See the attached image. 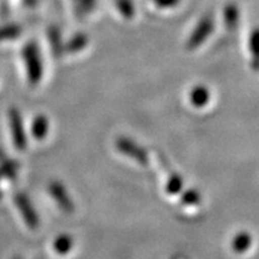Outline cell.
Returning a JSON list of instances; mask_svg holds the SVG:
<instances>
[{"instance_id": "1", "label": "cell", "mask_w": 259, "mask_h": 259, "mask_svg": "<svg viewBox=\"0 0 259 259\" xmlns=\"http://www.w3.org/2000/svg\"><path fill=\"white\" fill-rule=\"evenodd\" d=\"M22 58H23L28 82L31 85H36L44 77V61H42L40 47L37 46L36 42L30 41L24 45L22 50Z\"/></svg>"}, {"instance_id": "2", "label": "cell", "mask_w": 259, "mask_h": 259, "mask_svg": "<svg viewBox=\"0 0 259 259\" xmlns=\"http://www.w3.org/2000/svg\"><path fill=\"white\" fill-rule=\"evenodd\" d=\"M8 118L10 131H11V137L15 148L18 149V150H24L28 145V139L27 132H25L24 127V121L23 118H22L21 112H19L16 107H12L11 109H9Z\"/></svg>"}, {"instance_id": "3", "label": "cell", "mask_w": 259, "mask_h": 259, "mask_svg": "<svg viewBox=\"0 0 259 259\" xmlns=\"http://www.w3.org/2000/svg\"><path fill=\"white\" fill-rule=\"evenodd\" d=\"M213 28H215V22H213L211 16H204V17L200 18L198 23L194 27L193 31L191 32L189 38H187V50H196L197 47L203 45L206 41V38L212 34Z\"/></svg>"}, {"instance_id": "4", "label": "cell", "mask_w": 259, "mask_h": 259, "mask_svg": "<svg viewBox=\"0 0 259 259\" xmlns=\"http://www.w3.org/2000/svg\"><path fill=\"white\" fill-rule=\"evenodd\" d=\"M15 204L25 225L30 229H36L40 226V216L37 215L36 209L32 205L30 198L25 193L18 192L15 196Z\"/></svg>"}, {"instance_id": "5", "label": "cell", "mask_w": 259, "mask_h": 259, "mask_svg": "<svg viewBox=\"0 0 259 259\" xmlns=\"http://www.w3.org/2000/svg\"><path fill=\"white\" fill-rule=\"evenodd\" d=\"M48 192L61 211L65 213H72L74 211L73 200L71 198L69 191L60 181H52L48 185Z\"/></svg>"}, {"instance_id": "6", "label": "cell", "mask_w": 259, "mask_h": 259, "mask_svg": "<svg viewBox=\"0 0 259 259\" xmlns=\"http://www.w3.org/2000/svg\"><path fill=\"white\" fill-rule=\"evenodd\" d=\"M116 148L119 149L120 153L132 158V160H136L138 163L143 164V166L148 163V155L145 153L144 149L139 147L135 142H132L131 139L120 138L116 142Z\"/></svg>"}, {"instance_id": "7", "label": "cell", "mask_w": 259, "mask_h": 259, "mask_svg": "<svg viewBox=\"0 0 259 259\" xmlns=\"http://www.w3.org/2000/svg\"><path fill=\"white\" fill-rule=\"evenodd\" d=\"M31 135L37 141H42L47 137L50 132V119L46 115L38 114L31 122Z\"/></svg>"}, {"instance_id": "8", "label": "cell", "mask_w": 259, "mask_h": 259, "mask_svg": "<svg viewBox=\"0 0 259 259\" xmlns=\"http://www.w3.org/2000/svg\"><path fill=\"white\" fill-rule=\"evenodd\" d=\"M252 246V236L246 232L238 233L232 241V248L235 253L242 254L246 253Z\"/></svg>"}, {"instance_id": "9", "label": "cell", "mask_w": 259, "mask_h": 259, "mask_svg": "<svg viewBox=\"0 0 259 259\" xmlns=\"http://www.w3.org/2000/svg\"><path fill=\"white\" fill-rule=\"evenodd\" d=\"M248 47L251 53V66L254 71H259V28L251 32Z\"/></svg>"}, {"instance_id": "10", "label": "cell", "mask_w": 259, "mask_h": 259, "mask_svg": "<svg viewBox=\"0 0 259 259\" xmlns=\"http://www.w3.org/2000/svg\"><path fill=\"white\" fill-rule=\"evenodd\" d=\"M88 42V36H87L85 34H82V32L74 34L73 36L67 41V44L65 45V52H67V53L70 54L78 53V52L85 48Z\"/></svg>"}, {"instance_id": "11", "label": "cell", "mask_w": 259, "mask_h": 259, "mask_svg": "<svg viewBox=\"0 0 259 259\" xmlns=\"http://www.w3.org/2000/svg\"><path fill=\"white\" fill-rule=\"evenodd\" d=\"M210 100V93L208 88L204 85H197L196 88L191 90L190 93V101L194 107H204Z\"/></svg>"}, {"instance_id": "12", "label": "cell", "mask_w": 259, "mask_h": 259, "mask_svg": "<svg viewBox=\"0 0 259 259\" xmlns=\"http://www.w3.org/2000/svg\"><path fill=\"white\" fill-rule=\"evenodd\" d=\"M48 37H50L51 47H52V51H53L54 56L60 57L65 52V45L63 44V40H61L63 37H61L59 28L57 27L50 28V30H48Z\"/></svg>"}, {"instance_id": "13", "label": "cell", "mask_w": 259, "mask_h": 259, "mask_svg": "<svg viewBox=\"0 0 259 259\" xmlns=\"http://www.w3.org/2000/svg\"><path fill=\"white\" fill-rule=\"evenodd\" d=\"M18 164L14 160H8L5 157H0V179H15L18 174Z\"/></svg>"}, {"instance_id": "14", "label": "cell", "mask_w": 259, "mask_h": 259, "mask_svg": "<svg viewBox=\"0 0 259 259\" xmlns=\"http://www.w3.org/2000/svg\"><path fill=\"white\" fill-rule=\"evenodd\" d=\"M22 27L16 23H8L0 27V42L14 41L21 36Z\"/></svg>"}, {"instance_id": "15", "label": "cell", "mask_w": 259, "mask_h": 259, "mask_svg": "<svg viewBox=\"0 0 259 259\" xmlns=\"http://www.w3.org/2000/svg\"><path fill=\"white\" fill-rule=\"evenodd\" d=\"M73 239L69 234H61L53 242V248L58 254H67L72 250Z\"/></svg>"}, {"instance_id": "16", "label": "cell", "mask_w": 259, "mask_h": 259, "mask_svg": "<svg viewBox=\"0 0 259 259\" xmlns=\"http://www.w3.org/2000/svg\"><path fill=\"white\" fill-rule=\"evenodd\" d=\"M223 17H225V23L227 28L233 29L238 24L239 22V9L235 4H228L225 8L223 12Z\"/></svg>"}, {"instance_id": "17", "label": "cell", "mask_w": 259, "mask_h": 259, "mask_svg": "<svg viewBox=\"0 0 259 259\" xmlns=\"http://www.w3.org/2000/svg\"><path fill=\"white\" fill-rule=\"evenodd\" d=\"M115 6L126 19H131L136 14V6L132 0H115Z\"/></svg>"}, {"instance_id": "18", "label": "cell", "mask_w": 259, "mask_h": 259, "mask_svg": "<svg viewBox=\"0 0 259 259\" xmlns=\"http://www.w3.org/2000/svg\"><path fill=\"white\" fill-rule=\"evenodd\" d=\"M76 12L79 16L89 15L96 8L97 0H72Z\"/></svg>"}, {"instance_id": "19", "label": "cell", "mask_w": 259, "mask_h": 259, "mask_svg": "<svg viewBox=\"0 0 259 259\" xmlns=\"http://www.w3.org/2000/svg\"><path fill=\"white\" fill-rule=\"evenodd\" d=\"M181 187H183V180H181V178L178 176V174L173 171V174H171L170 178L167 181L168 193L176 194L181 190Z\"/></svg>"}, {"instance_id": "20", "label": "cell", "mask_w": 259, "mask_h": 259, "mask_svg": "<svg viewBox=\"0 0 259 259\" xmlns=\"http://www.w3.org/2000/svg\"><path fill=\"white\" fill-rule=\"evenodd\" d=\"M151 2L160 9H170L179 5L180 0H151Z\"/></svg>"}, {"instance_id": "21", "label": "cell", "mask_w": 259, "mask_h": 259, "mask_svg": "<svg viewBox=\"0 0 259 259\" xmlns=\"http://www.w3.org/2000/svg\"><path fill=\"white\" fill-rule=\"evenodd\" d=\"M199 198L200 196L196 192V191H189V192L185 194V197H184V202L190 204V205H192V204L198 203Z\"/></svg>"}, {"instance_id": "22", "label": "cell", "mask_w": 259, "mask_h": 259, "mask_svg": "<svg viewBox=\"0 0 259 259\" xmlns=\"http://www.w3.org/2000/svg\"><path fill=\"white\" fill-rule=\"evenodd\" d=\"M23 2H24L25 5L29 6V8H32V6L36 5L37 0H23Z\"/></svg>"}, {"instance_id": "23", "label": "cell", "mask_w": 259, "mask_h": 259, "mask_svg": "<svg viewBox=\"0 0 259 259\" xmlns=\"http://www.w3.org/2000/svg\"><path fill=\"white\" fill-rule=\"evenodd\" d=\"M0 197H2V189H0Z\"/></svg>"}, {"instance_id": "24", "label": "cell", "mask_w": 259, "mask_h": 259, "mask_svg": "<svg viewBox=\"0 0 259 259\" xmlns=\"http://www.w3.org/2000/svg\"><path fill=\"white\" fill-rule=\"evenodd\" d=\"M15 259H21V258H15Z\"/></svg>"}]
</instances>
